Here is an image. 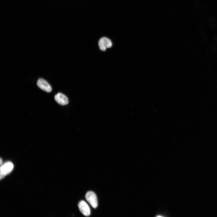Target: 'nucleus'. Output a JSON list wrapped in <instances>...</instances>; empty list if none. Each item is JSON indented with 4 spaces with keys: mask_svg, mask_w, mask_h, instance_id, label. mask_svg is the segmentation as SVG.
<instances>
[{
    "mask_svg": "<svg viewBox=\"0 0 217 217\" xmlns=\"http://www.w3.org/2000/svg\"><path fill=\"white\" fill-rule=\"evenodd\" d=\"M85 198L87 201L94 208H96L98 206V202L96 196L94 193L93 191L88 192L85 195Z\"/></svg>",
    "mask_w": 217,
    "mask_h": 217,
    "instance_id": "nucleus-1",
    "label": "nucleus"
},
{
    "mask_svg": "<svg viewBox=\"0 0 217 217\" xmlns=\"http://www.w3.org/2000/svg\"><path fill=\"white\" fill-rule=\"evenodd\" d=\"M98 45L101 50L105 51L107 48H110L112 47V43L109 39L106 37H103L99 40Z\"/></svg>",
    "mask_w": 217,
    "mask_h": 217,
    "instance_id": "nucleus-2",
    "label": "nucleus"
},
{
    "mask_svg": "<svg viewBox=\"0 0 217 217\" xmlns=\"http://www.w3.org/2000/svg\"><path fill=\"white\" fill-rule=\"evenodd\" d=\"M13 168V165L10 162H7L1 166L0 179L3 178L6 175L9 173Z\"/></svg>",
    "mask_w": 217,
    "mask_h": 217,
    "instance_id": "nucleus-3",
    "label": "nucleus"
},
{
    "mask_svg": "<svg viewBox=\"0 0 217 217\" xmlns=\"http://www.w3.org/2000/svg\"><path fill=\"white\" fill-rule=\"evenodd\" d=\"M37 85L39 88L45 92L50 93L52 90V88L50 85L43 79H39L37 81Z\"/></svg>",
    "mask_w": 217,
    "mask_h": 217,
    "instance_id": "nucleus-4",
    "label": "nucleus"
},
{
    "mask_svg": "<svg viewBox=\"0 0 217 217\" xmlns=\"http://www.w3.org/2000/svg\"><path fill=\"white\" fill-rule=\"evenodd\" d=\"M78 206L81 212L84 215L88 216L90 214V208L87 204L84 201H81Z\"/></svg>",
    "mask_w": 217,
    "mask_h": 217,
    "instance_id": "nucleus-5",
    "label": "nucleus"
},
{
    "mask_svg": "<svg viewBox=\"0 0 217 217\" xmlns=\"http://www.w3.org/2000/svg\"><path fill=\"white\" fill-rule=\"evenodd\" d=\"M55 101L61 105H65L68 103V100L67 97L64 94L59 93L54 97Z\"/></svg>",
    "mask_w": 217,
    "mask_h": 217,
    "instance_id": "nucleus-6",
    "label": "nucleus"
},
{
    "mask_svg": "<svg viewBox=\"0 0 217 217\" xmlns=\"http://www.w3.org/2000/svg\"><path fill=\"white\" fill-rule=\"evenodd\" d=\"M2 162V159L1 158H0V165H1Z\"/></svg>",
    "mask_w": 217,
    "mask_h": 217,
    "instance_id": "nucleus-7",
    "label": "nucleus"
}]
</instances>
